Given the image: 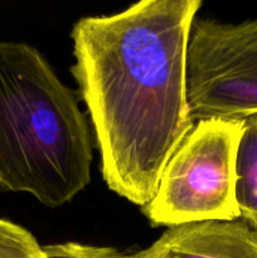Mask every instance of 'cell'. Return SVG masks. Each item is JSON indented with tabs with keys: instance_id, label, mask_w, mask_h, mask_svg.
<instances>
[{
	"instance_id": "5b68a950",
	"label": "cell",
	"mask_w": 257,
	"mask_h": 258,
	"mask_svg": "<svg viewBox=\"0 0 257 258\" xmlns=\"http://www.w3.org/2000/svg\"><path fill=\"white\" fill-rule=\"evenodd\" d=\"M135 258H257V231L246 222L207 221L166 229Z\"/></svg>"
},
{
	"instance_id": "ba28073f",
	"label": "cell",
	"mask_w": 257,
	"mask_h": 258,
	"mask_svg": "<svg viewBox=\"0 0 257 258\" xmlns=\"http://www.w3.org/2000/svg\"><path fill=\"white\" fill-rule=\"evenodd\" d=\"M48 258H135L111 247H98L78 242L49 244L44 246Z\"/></svg>"
},
{
	"instance_id": "52a82bcc",
	"label": "cell",
	"mask_w": 257,
	"mask_h": 258,
	"mask_svg": "<svg viewBox=\"0 0 257 258\" xmlns=\"http://www.w3.org/2000/svg\"><path fill=\"white\" fill-rule=\"evenodd\" d=\"M0 258H48L28 229L0 218Z\"/></svg>"
},
{
	"instance_id": "3957f363",
	"label": "cell",
	"mask_w": 257,
	"mask_h": 258,
	"mask_svg": "<svg viewBox=\"0 0 257 258\" xmlns=\"http://www.w3.org/2000/svg\"><path fill=\"white\" fill-rule=\"evenodd\" d=\"M246 120L199 121L166 164L153 201L141 208L154 227L241 218L236 159Z\"/></svg>"
},
{
	"instance_id": "7a4b0ae2",
	"label": "cell",
	"mask_w": 257,
	"mask_h": 258,
	"mask_svg": "<svg viewBox=\"0 0 257 258\" xmlns=\"http://www.w3.org/2000/svg\"><path fill=\"white\" fill-rule=\"evenodd\" d=\"M92 149L75 92L42 53L0 42V191L63 206L90 184Z\"/></svg>"
},
{
	"instance_id": "6da1fadb",
	"label": "cell",
	"mask_w": 257,
	"mask_h": 258,
	"mask_svg": "<svg viewBox=\"0 0 257 258\" xmlns=\"http://www.w3.org/2000/svg\"><path fill=\"white\" fill-rule=\"evenodd\" d=\"M202 0H141L85 17L71 32V68L91 117L111 191L141 208L196 123L186 98V48Z\"/></svg>"
},
{
	"instance_id": "8992f818",
	"label": "cell",
	"mask_w": 257,
	"mask_h": 258,
	"mask_svg": "<svg viewBox=\"0 0 257 258\" xmlns=\"http://www.w3.org/2000/svg\"><path fill=\"white\" fill-rule=\"evenodd\" d=\"M236 201L241 218L257 231V116L244 122L237 150Z\"/></svg>"
},
{
	"instance_id": "277c9868",
	"label": "cell",
	"mask_w": 257,
	"mask_h": 258,
	"mask_svg": "<svg viewBox=\"0 0 257 258\" xmlns=\"http://www.w3.org/2000/svg\"><path fill=\"white\" fill-rule=\"evenodd\" d=\"M186 98L194 123L257 116V19H194L186 48Z\"/></svg>"
}]
</instances>
